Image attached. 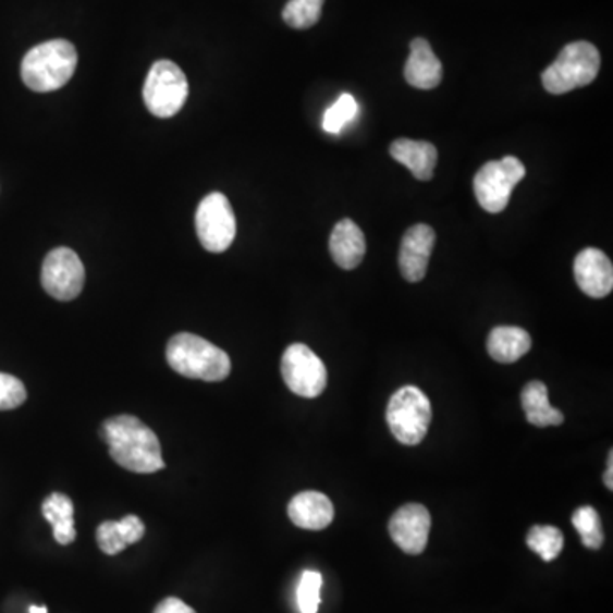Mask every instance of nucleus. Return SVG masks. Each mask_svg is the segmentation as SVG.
Wrapping results in <instances>:
<instances>
[{"label": "nucleus", "mask_w": 613, "mask_h": 613, "mask_svg": "<svg viewBox=\"0 0 613 613\" xmlns=\"http://www.w3.org/2000/svg\"><path fill=\"white\" fill-rule=\"evenodd\" d=\"M575 278L579 289L591 298H603L613 289V266L605 253L586 247L576 256Z\"/></svg>", "instance_id": "13"}, {"label": "nucleus", "mask_w": 613, "mask_h": 613, "mask_svg": "<svg viewBox=\"0 0 613 613\" xmlns=\"http://www.w3.org/2000/svg\"><path fill=\"white\" fill-rule=\"evenodd\" d=\"M41 512L53 527V537L60 545L74 542L77 534L74 528V503L71 498L62 492H53L41 504Z\"/></svg>", "instance_id": "21"}, {"label": "nucleus", "mask_w": 613, "mask_h": 613, "mask_svg": "<svg viewBox=\"0 0 613 613\" xmlns=\"http://www.w3.org/2000/svg\"><path fill=\"white\" fill-rule=\"evenodd\" d=\"M527 545L530 551L539 554L545 563H552L564 549L563 531L551 525H536L527 536Z\"/></svg>", "instance_id": "22"}, {"label": "nucleus", "mask_w": 613, "mask_h": 613, "mask_svg": "<svg viewBox=\"0 0 613 613\" xmlns=\"http://www.w3.org/2000/svg\"><path fill=\"white\" fill-rule=\"evenodd\" d=\"M77 66V51L66 39H50L24 56L23 83L35 93H51L71 81Z\"/></svg>", "instance_id": "3"}, {"label": "nucleus", "mask_w": 613, "mask_h": 613, "mask_svg": "<svg viewBox=\"0 0 613 613\" xmlns=\"http://www.w3.org/2000/svg\"><path fill=\"white\" fill-rule=\"evenodd\" d=\"M603 482H605L606 488L613 489V452L610 450L609 453V467H606L605 476H603Z\"/></svg>", "instance_id": "29"}, {"label": "nucleus", "mask_w": 613, "mask_h": 613, "mask_svg": "<svg viewBox=\"0 0 613 613\" xmlns=\"http://www.w3.org/2000/svg\"><path fill=\"white\" fill-rule=\"evenodd\" d=\"M404 77L416 89L430 90L440 86L443 78V65L434 56L433 48L425 38L410 41V53L404 66Z\"/></svg>", "instance_id": "14"}, {"label": "nucleus", "mask_w": 613, "mask_h": 613, "mask_svg": "<svg viewBox=\"0 0 613 613\" xmlns=\"http://www.w3.org/2000/svg\"><path fill=\"white\" fill-rule=\"evenodd\" d=\"M430 530V512L419 503L404 504L389 522V534L395 545L410 555H419L425 552Z\"/></svg>", "instance_id": "11"}, {"label": "nucleus", "mask_w": 613, "mask_h": 613, "mask_svg": "<svg viewBox=\"0 0 613 613\" xmlns=\"http://www.w3.org/2000/svg\"><path fill=\"white\" fill-rule=\"evenodd\" d=\"M293 525L304 530H324L334 519V504L319 491H304L289 504Z\"/></svg>", "instance_id": "15"}, {"label": "nucleus", "mask_w": 613, "mask_h": 613, "mask_svg": "<svg viewBox=\"0 0 613 613\" xmlns=\"http://www.w3.org/2000/svg\"><path fill=\"white\" fill-rule=\"evenodd\" d=\"M322 575L317 571H305L298 583L297 602L302 613H317L321 605Z\"/></svg>", "instance_id": "26"}, {"label": "nucleus", "mask_w": 613, "mask_h": 613, "mask_svg": "<svg viewBox=\"0 0 613 613\" xmlns=\"http://www.w3.org/2000/svg\"><path fill=\"white\" fill-rule=\"evenodd\" d=\"M329 250L340 268L355 270L356 266L364 261L365 250H367L364 232L352 219L341 220L332 229Z\"/></svg>", "instance_id": "16"}, {"label": "nucleus", "mask_w": 613, "mask_h": 613, "mask_svg": "<svg viewBox=\"0 0 613 613\" xmlns=\"http://www.w3.org/2000/svg\"><path fill=\"white\" fill-rule=\"evenodd\" d=\"M101 437L108 443L111 458L130 473L154 474L165 467L159 438L135 416L106 419Z\"/></svg>", "instance_id": "1"}, {"label": "nucleus", "mask_w": 613, "mask_h": 613, "mask_svg": "<svg viewBox=\"0 0 613 613\" xmlns=\"http://www.w3.org/2000/svg\"><path fill=\"white\" fill-rule=\"evenodd\" d=\"M144 536V522L135 515L125 516L120 522H102L96 531L99 549L108 555L120 554L128 545L140 542Z\"/></svg>", "instance_id": "18"}, {"label": "nucleus", "mask_w": 613, "mask_h": 613, "mask_svg": "<svg viewBox=\"0 0 613 613\" xmlns=\"http://www.w3.org/2000/svg\"><path fill=\"white\" fill-rule=\"evenodd\" d=\"M282 376L286 388L301 397H317L328 385L326 365L307 344L295 343L285 350L282 358Z\"/></svg>", "instance_id": "9"}, {"label": "nucleus", "mask_w": 613, "mask_h": 613, "mask_svg": "<svg viewBox=\"0 0 613 613\" xmlns=\"http://www.w3.org/2000/svg\"><path fill=\"white\" fill-rule=\"evenodd\" d=\"M385 418L397 442L409 446L419 445L430 430V399L415 385L399 389L389 401Z\"/></svg>", "instance_id": "5"}, {"label": "nucleus", "mask_w": 613, "mask_h": 613, "mask_svg": "<svg viewBox=\"0 0 613 613\" xmlns=\"http://www.w3.org/2000/svg\"><path fill=\"white\" fill-rule=\"evenodd\" d=\"M196 234L201 246L210 253H223L232 246L237 222L225 195L210 193L201 199L196 211Z\"/></svg>", "instance_id": "8"}, {"label": "nucleus", "mask_w": 613, "mask_h": 613, "mask_svg": "<svg viewBox=\"0 0 613 613\" xmlns=\"http://www.w3.org/2000/svg\"><path fill=\"white\" fill-rule=\"evenodd\" d=\"M86 282L83 261L69 247H57L45 258L41 268V285L57 301H74L81 295Z\"/></svg>", "instance_id": "10"}, {"label": "nucleus", "mask_w": 613, "mask_h": 613, "mask_svg": "<svg viewBox=\"0 0 613 613\" xmlns=\"http://www.w3.org/2000/svg\"><path fill=\"white\" fill-rule=\"evenodd\" d=\"M359 106L348 93L340 96L334 105L329 106L322 118V128L331 135H340L346 126L352 125L358 118Z\"/></svg>", "instance_id": "25"}, {"label": "nucleus", "mask_w": 613, "mask_h": 613, "mask_svg": "<svg viewBox=\"0 0 613 613\" xmlns=\"http://www.w3.org/2000/svg\"><path fill=\"white\" fill-rule=\"evenodd\" d=\"M522 406H524L528 422L537 428L561 426L564 422L563 413L551 406L548 388L540 380H534L525 385L524 392H522Z\"/></svg>", "instance_id": "20"}, {"label": "nucleus", "mask_w": 613, "mask_h": 613, "mask_svg": "<svg viewBox=\"0 0 613 613\" xmlns=\"http://www.w3.org/2000/svg\"><path fill=\"white\" fill-rule=\"evenodd\" d=\"M324 0H289L283 9V21L293 29H309L322 16Z\"/></svg>", "instance_id": "24"}, {"label": "nucleus", "mask_w": 613, "mask_h": 613, "mask_svg": "<svg viewBox=\"0 0 613 613\" xmlns=\"http://www.w3.org/2000/svg\"><path fill=\"white\" fill-rule=\"evenodd\" d=\"M571 519H573V527L578 531L583 545L586 549L598 551V549L602 548L603 540H605L602 519H600V515H598L593 506H581V508L573 513V518Z\"/></svg>", "instance_id": "23"}, {"label": "nucleus", "mask_w": 613, "mask_h": 613, "mask_svg": "<svg viewBox=\"0 0 613 613\" xmlns=\"http://www.w3.org/2000/svg\"><path fill=\"white\" fill-rule=\"evenodd\" d=\"M602 59L600 51L588 41H575L561 50L554 63L543 71L542 84L551 95H566L588 86L597 78Z\"/></svg>", "instance_id": "4"}, {"label": "nucleus", "mask_w": 613, "mask_h": 613, "mask_svg": "<svg viewBox=\"0 0 613 613\" xmlns=\"http://www.w3.org/2000/svg\"><path fill=\"white\" fill-rule=\"evenodd\" d=\"M29 613H48L47 606H35L33 605L29 609Z\"/></svg>", "instance_id": "30"}, {"label": "nucleus", "mask_w": 613, "mask_h": 613, "mask_svg": "<svg viewBox=\"0 0 613 613\" xmlns=\"http://www.w3.org/2000/svg\"><path fill=\"white\" fill-rule=\"evenodd\" d=\"M391 156L399 164L406 165L419 181H430L437 168V147L430 142L399 138L391 145Z\"/></svg>", "instance_id": "17"}, {"label": "nucleus", "mask_w": 613, "mask_h": 613, "mask_svg": "<svg viewBox=\"0 0 613 613\" xmlns=\"http://www.w3.org/2000/svg\"><path fill=\"white\" fill-rule=\"evenodd\" d=\"M172 370L188 379L222 382L231 373V358L223 350L189 332L172 336L165 348Z\"/></svg>", "instance_id": "2"}, {"label": "nucleus", "mask_w": 613, "mask_h": 613, "mask_svg": "<svg viewBox=\"0 0 613 613\" xmlns=\"http://www.w3.org/2000/svg\"><path fill=\"white\" fill-rule=\"evenodd\" d=\"M531 348V338L525 329L515 326L494 328L488 338V352L498 364H515Z\"/></svg>", "instance_id": "19"}, {"label": "nucleus", "mask_w": 613, "mask_h": 613, "mask_svg": "<svg viewBox=\"0 0 613 613\" xmlns=\"http://www.w3.org/2000/svg\"><path fill=\"white\" fill-rule=\"evenodd\" d=\"M188 93V78L176 63L159 60L150 66L145 78L144 101L154 117L172 118L180 113Z\"/></svg>", "instance_id": "6"}, {"label": "nucleus", "mask_w": 613, "mask_h": 613, "mask_svg": "<svg viewBox=\"0 0 613 613\" xmlns=\"http://www.w3.org/2000/svg\"><path fill=\"white\" fill-rule=\"evenodd\" d=\"M28 392L16 377L0 371V410H11L24 404Z\"/></svg>", "instance_id": "27"}, {"label": "nucleus", "mask_w": 613, "mask_h": 613, "mask_svg": "<svg viewBox=\"0 0 613 613\" xmlns=\"http://www.w3.org/2000/svg\"><path fill=\"white\" fill-rule=\"evenodd\" d=\"M437 234L430 225L418 223L404 234L399 250V268L407 282L418 283L426 277L428 262L433 253Z\"/></svg>", "instance_id": "12"}, {"label": "nucleus", "mask_w": 613, "mask_h": 613, "mask_svg": "<svg viewBox=\"0 0 613 613\" xmlns=\"http://www.w3.org/2000/svg\"><path fill=\"white\" fill-rule=\"evenodd\" d=\"M154 613H196L192 606L186 605L180 598L169 597L162 600Z\"/></svg>", "instance_id": "28"}, {"label": "nucleus", "mask_w": 613, "mask_h": 613, "mask_svg": "<svg viewBox=\"0 0 613 613\" xmlns=\"http://www.w3.org/2000/svg\"><path fill=\"white\" fill-rule=\"evenodd\" d=\"M527 169L516 157H503L482 165L474 177L477 201L489 213H500L508 207L513 189L524 180Z\"/></svg>", "instance_id": "7"}]
</instances>
